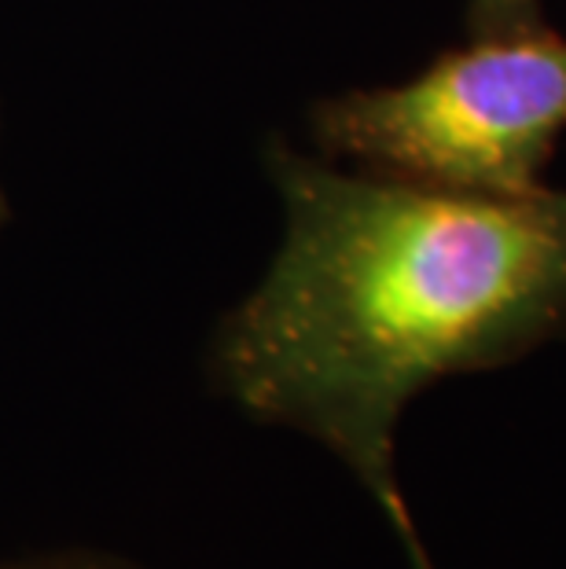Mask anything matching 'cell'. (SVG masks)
<instances>
[{
	"instance_id": "7a4b0ae2",
	"label": "cell",
	"mask_w": 566,
	"mask_h": 569,
	"mask_svg": "<svg viewBox=\"0 0 566 569\" xmlns=\"http://www.w3.org/2000/svg\"><path fill=\"white\" fill-rule=\"evenodd\" d=\"M566 129V38L545 22L471 38L424 74L324 100L312 132L328 154L408 184L529 196Z\"/></svg>"
},
{
	"instance_id": "277c9868",
	"label": "cell",
	"mask_w": 566,
	"mask_h": 569,
	"mask_svg": "<svg viewBox=\"0 0 566 569\" xmlns=\"http://www.w3.org/2000/svg\"><path fill=\"white\" fill-rule=\"evenodd\" d=\"M0 569H129L92 555H38V559H0Z\"/></svg>"
},
{
	"instance_id": "3957f363",
	"label": "cell",
	"mask_w": 566,
	"mask_h": 569,
	"mask_svg": "<svg viewBox=\"0 0 566 569\" xmlns=\"http://www.w3.org/2000/svg\"><path fill=\"white\" fill-rule=\"evenodd\" d=\"M540 0H471L467 4V30L471 38H497L540 27Z\"/></svg>"
},
{
	"instance_id": "6da1fadb",
	"label": "cell",
	"mask_w": 566,
	"mask_h": 569,
	"mask_svg": "<svg viewBox=\"0 0 566 569\" xmlns=\"http://www.w3.org/2000/svg\"><path fill=\"white\" fill-rule=\"evenodd\" d=\"M287 232L214 342V379L320 441L435 569L397 481V422L427 386L566 338V191L471 196L272 151Z\"/></svg>"
}]
</instances>
